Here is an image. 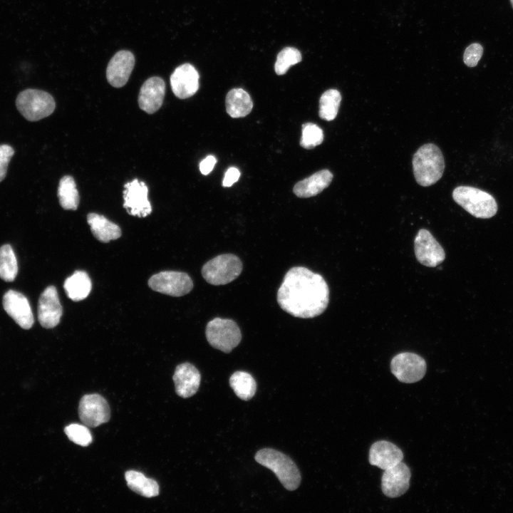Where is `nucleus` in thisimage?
I'll use <instances>...</instances> for the list:
<instances>
[{
	"instance_id": "b1692460",
	"label": "nucleus",
	"mask_w": 513,
	"mask_h": 513,
	"mask_svg": "<svg viewBox=\"0 0 513 513\" xmlns=\"http://www.w3.org/2000/svg\"><path fill=\"white\" fill-rule=\"evenodd\" d=\"M63 288L69 299L74 301H79L85 299L89 295L92 284L86 271L78 270L65 280Z\"/></svg>"
},
{
	"instance_id": "6e6552de",
	"label": "nucleus",
	"mask_w": 513,
	"mask_h": 513,
	"mask_svg": "<svg viewBox=\"0 0 513 513\" xmlns=\"http://www.w3.org/2000/svg\"><path fill=\"white\" fill-rule=\"evenodd\" d=\"M148 286L152 290L172 296H182L193 288L191 277L185 272L165 271L152 276Z\"/></svg>"
},
{
	"instance_id": "9d476101",
	"label": "nucleus",
	"mask_w": 513,
	"mask_h": 513,
	"mask_svg": "<svg viewBox=\"0 0 513 513\" xmlns=\"http://www.w3.org/2000/svg\"><path fill=\"white\" fill-rule=\"evenodd\" d=\"M78 415L85 425L95 428L110 420V410L103 396L99 394H87L80 400Z\"/></svg>"
},
{
	"instance_id": "72a5a7b5",
	"label": "nucleus",
	"mask_w": 513,
	"mask_h": 513,
	"mask_svg": "<svg viewBox=\"0 0 513 513\" xmlns=\"http://www.w3.org/2000/svg\"><path fill=\"white\" fill-rule=\"evenodd\" d=\"M14 154V150L9 145H0V182L5 178L9 163Z\"/></svg>"
},
{
	"instance_id": "6ab92c4d",
	"label": "nucleus",
	"mask_w": 513,
	"mask_h": 513,
	"mask_svg": "<svg viewBox=\"0 0 513 513\" xmlns=\"http://www.w3.org/2000/svg\"><path fill=\"white\" fill-rule=\"evenodd\" d=\"M403 459L402 450L395 444L386 440L376 441L369 450V463L383 470L397 465Z\"/></svg>"
},
{
	"instance_id": "7ed1b4c3",
	"label": "nucleus",
	"mask_w": 513,
	"mask_h": 513,
	"mask_svg": "<svg viewBox=\"0 0 513 513\" xmlns=\"http://www.w3.org/2000/svg\"><path fill=\"white\" fill-rule=\"evenodd\" d=\"M254 458L259 464L271 470L286 489L293 491L299 487L300 471L287 455L274 449L264 448L256 453Z\"/></svg>"
},
{
	"instance_id": "7c9ffc66",
	"label": "nucleus",
	"mask_w": 513,
	"mask_h": 513,
	"mask_svg": "<svg viewBox=\"0 0 513 513\" xmlns=\"http://www.w3.org/2000/svg\"><path fill=\"white\" fill-rule=\"evenodd\" d=\"M323 133L321 128L312 123L302 125L300 145L305 149H311L322 143Z\"/></svg>"
},
{
	"instance_id": "f03ea898",
	"label": "nucleus",
	"mask_w": 513,
	"mask_h": 513,
	"mask_svg": "<svg viewBox=\"0 0 513 513\" xmlns=\"http://www.w3.org/2000/svg\"><path fill=\"white\" fill-rule=\"evenodd\" d=\"M412 163L415 179L423 187L436 183L445 170L442 153L433 143L422 145L414 154Z\"/></svg>"
},
{
	"instance_id": "dca6fc26",
	"label": "nucleus",
	"mask_w": 513,
	"mask_h": 513,
	"mask_svg": "<svg viewBox=\"0 0 513 513\" xmlns=\"http://www.w3.org/2000/svg\"><path fill=\"white\" fill-rule=\"evenodd\" d=\"M63 314L57 290L53 286L46 287L40 296L38 304V319L46 328L56 326Z\"/></svg>"
},
{
	"instance_id": "0eeeda50",
	"label": "nucleus",
	"mask_w": 513,
	"mask_h": 513,
	"mask_svg": "<svg viewBox=\"0 0 513 513\" xmlns=\"http://www.w3.org/2000/svg\"><path fill=\"white\" fill-rule=\"evenodd\" d=\"M205 335L210 346L227 353L237 346L242 340L238 325L228 318H214L209 321L206 326Z\"/></svg>"
},
{
	"instance_id": "c9c22d12",
	"label": "nucleus",
	"mask_w": 513,
	"mask_h": 513,
	"mask_svg": "<svg viewBox=\"0 0 513 513\" xmlns=\"http://www.w3.org/2000/svg\"><path fill=\"white\" fill-rule=\"evenodd\" d=\"M216 162L217 159L214 156L208 155L200 163L199 167L201 173L204 175L209 174L213 170Z\"/></svg>"
},
{
	"instance_id": "9b49d317",
	"label": "nucleus",
	"mask_w": 513,
	"mask_h": 513,
	"mask_svg": "<svg viewBox=\"0 0 513 513\" xmlns=\"http://www.w3.org/2000/svg\"><path fill=\"white\" fill-rule=\"evenodd\" d=\"M414 249L417 260L428 267H436L445 259L444 249L425 229L418 231L414 241Z\"/></svg>"
},
{
	"instance_id": "1a4fd4ad",
	"label": "nucleus",
	"mask_w": 513,
	"mask_h": 513,
	"mask_svg": "<svg viewBox=\"0 0 513 513\" xmlns=\"http://www.w3.org/2000/svg\"><path fill=\"white\" fill-rule=\"evenodd\" d=\"M390 370L399 381L413 383L424 377L427 365L425 359L420 356L414 353L403 352L393 358Z\"/></svg>"
},
{
	"instance_id": "c85d7f7f",
	"label": "nucleus",
	"mask_w": 513,
	"mask_h": 513,
	"mask_svg": "<svg viewBox=\"0 0 513 513\" xmlns=\"http://www.w3.org/2000/svg\"><path fill=\"white\" fill-rule=\"evenodd\" d=\"M18 273L16 255L9 244L0 247V278L5 281H13Z\"/></svg>"
},
{
	"instance_id": "2eb2a0df",
	"label": "nucleus",
	"mask_w": 513,
	"mask_h": 513,
	"mask_svg": "<svg viewBox=\"0 0 513 513\" xmlns=\"http://www.w3.org/2000/svg\"><path fill=\"white\" fill-rule=\"evenodd\" d=\"M5 311L24 329L32 327L34 318L27 298L14 290H9L3 297Z\"/></svg>"
},
{
	"instance_id": "cd10ccee",
	"label": "nucleus",
	"mask_w": 513,
	"mask_h": 513,
	"mask_svg": "<svg viewBox=\"0 0 513 513\" xmlns=\"http://www.w3.org/2000/svg\"><path fill=\"white\" fill-rule=\"evenodd\" d=\"M341 95L336 89L326 90L319 100V117L331 121L336 118L341 101Z\"/></svg>"
},
{
	"instance_id": "4468645a",
	"label": "nucleus",
	"mask_w": 513,
	"mask_h": 513,
	"mask_svg": "<svg viewBox=\"0 0 513 513\" xmlns=\"http://www.w3.org/2000/svg\"><path fill=\"white\" fill-rule=\"evenodd\" d=\"M410 477L409 467L402 461L385 470L381 477V489L383 494L390 498L403 495L410 487Z\"/></svg>"
},
{
	"instance_id": "f257e3e1",
	"label": "nucleus",
	"mask_w": 513,
	"mask_h": 513,
	"mask_svg": "<svg viewBox=\"0 0 513 513\" xmlns=\"http://www.w3.org/2000/svg\"><path fill=\"white\" fill-rule=\"evenodd\" d=\"M329 294V288L321 275L306 267L294 266L284 277L277 292V302L290 315L310 318L326 309Z\"/></svg>"
},
{
	"instance_id": "f704fd0d",
	"label": "nucleus",
	"mask_w": 513,
	"mask_h": 513,
	"mask_svg": "<svg viewBox=\"0 0 513 513\" xmlns=\"http://www.w3.org/2000/svg\"><path fill=\"white\" fill-rule=\"evenodd\" d=\"M240 176L239 170L234 167H229L224 174V177L222 181V186L224 187H231L234 182H236Z\"/></svg>"
},
{
	"instance_id": "39448f33",
	"label": "nucleus",
	"mask_w": 513,
	"mask_h": 513,
	"mask_svg": "<svg viewBox=\"0 0 513 513\" xmlns=\"http://www.w3.org/2000/svg\"><path fill=\"white\" fill-rule=\"evenodd\" d=\"M16 105L19 112L28 121H37L49 116L55 110L53 98L47 92L26 89L17 95Z\"/></svg>"
},
{
	"instance_id": "ddd939ff",
	"label": "nucleus",
	"mask_w": 513,
	"mask_h": 513,
	"mask_svg": "<svg viewBox=\"0 0 513 513\" xmlns=\"http://www.w3.org/2000/svg\"><path fill=\"white\" fill-rule=\"evenodd\" d=\"M200 75L196 68L186 63L177 67L170 76L173 93L180 99L192 96L198 90Z\"/></svg>"
},
{
	"instance_id": "f8f14e48",
	"label": "nucleus",
	"mask_w": 513,
	"mask_h": 513,
	"mask_svg": "<svg viewBox=\"0 0 513 513\" xmlns=\"http://www.w3.org/2000/svg\"><path fill=\"white\" fill-rule=\"evenodd\" d=\"M148 187L144 182L138 179L124 185L123 207L133 216L145 217L152 212V207L147 198Z\"/></svg>"
},
{
	"instance_id": "a211bd4d",
	"label": "nucleus",
	"mask_w": 513,
	"mask_h": 513,
	"mask_svg": "<svg viewBox=\"0 0 513 513\" xmlns=\"http://www.w3.org/2000/svg\"><path fill=\"white\" fill-rule=\"evenodd\" d=\"M165 94V83L162 78L153 76L147 79L140 88L138 104L141 110L152 114L162 106Z\"/></svg>"
},
{
	"instance_id": "a878e982",
	"label": "nucleus",
	"mask_w": 513,
	"mask_h": 513,
	"mask_svg": "<svg viewBox=\"0 0 513 513\" xmlns=\"http://www.w3.org/2000/svg\"><path fill=\"white\" fill-rule=\"evenodd\" d=\"M58 197L62 208L76 210L79 204V195L74 179L70 175L63 177L58 184Z\"/></svg>"
},
{
	"instance_id": "bb28decb",
	"label": "nucleus",
	"mask_w": 513,
	"mask_h": 513,
	"mask_svg": "<svg viewBox=\"0 0 513 513\" xmlns=\"http://www.w3.org/2000/svg\"><path fill=\"white\" fill-rule=\"evenodd\" d=\"M229 385L240 399L248 400L255 394L256 383L253 376L245 371H236L229 378Z\"/></svg>"
},
{
	"instance_id": "f3484780",
	"label": "nucleus",
	"mask_w": 513,
	"mask_h": 513,
	"mask_svg": "<svg viewBox=\"0 0 513 513\" xmlns=\"http://www.w3.org/2000/svg\"><path fill=\"white\" fill-rule=\"evenodd\" d=\"M135 66V57L129 51H118L110 59L106 69L108 83L115 88L125 86Z\"/></svg>"
},
{
	"instance_id": "c756f323",
	"label": "nucleus",
	"mask_w": 513,
	"mask_h": 513,
	"mask_svg": "<svg viewBox=\"0 0 513 513\" xmlns=\"http://www.w3.org/2000/svg\"><path fill=\"white\" fill-rule=\"evenodd\" d=\"M302 59L300 51L294 47H285L277 55L274 70L277 75L285 74L289 68Z\"/></svg>"
},
{
	"instance_id": "4be33fe9",
	"label": "nucleus",
	"mask_w": 513,
	"mask_h": 513,
	"mask_svg": "<svg viewBox=\"0 0 513 513\" xmlns=\"http://www.w3.org/2000/svg\"><path fill=\"white\" fill-rule=\"evenodd\" d=\"M87 222L93 234L100 242L106 243L121 236L120 227L103 215L89 213L87 215Z\"/></svg>"
},
{
	"instance_id": "e433bc0d",
	"label": "nucleus",
	"mask_w": 513,
	"mask_h": 513,
	"mask_svg": "<svg viewBox=\"0 0 513 513\" xmlns=\"http://www.w3.org/2000/svg\"><path fill=\"white\" fill-rule=\"evenodd\" d=\"M510 2H511V4H512V8H513V0H510Z\"/></svg>"
},
{
	"instance_id": "2f4dec72",
	"label": "nucleus",
	"mask_w": 513,
	"mask_h": 513,
	"mask_svg": "<svg viewBox=\"0 0 513 513\" xmlns=\"http://www.w3.org/2000/svg\"><path fill=\"white\" fill-rule=\"evenodd\" d=\"M64 432L70 440L81 446L86 447L92 442L91 433L85 425L70 424L64 428Z\"/></svg>"
},
{
	"instance_id": "aec40b11",
	"label": "nucleus",
	"mask_w": 513,
	"mask_h": 513,
	"mask_svg": "<svg viewBox=\"0 0 513 513\" xmlns=\"http://www.w3.org/2000/svg\"><path fill=\"white\" fill-rule=\"evenodd\" d=\"M176 393L184 398L192 396L197 391L201 376L199 370L190 363L178 365L172 377Z\"/></svg>"
},
{
	"instance_id": "393cba45",
	"label": "nucleus",
	"mask_w": 513,
	"mask_h": 513,
	"mask_svg": "<svg viewBox=\"0 0 513 513\" xmlns=\"http://www.w3.org/2000/svg\"><path fill=\"white\" fill-rule=\"evenodd\" d=\"M128 487L137 494L145 497H153L159 494V485L151 478L146 477L142 472L128 470L125 473Z\"/></svg>"
},
{
	"instance_id": "412c9836",
	"label": "nucleus",
	"mask_w": 513,
	"mask_h": 513,
	"mask_svg": "<svg viewBox=\"0 0 513 513\" xmlns=\"http://www.w3.org/2000/svg\"><path fill=\"white\" fill-rule=\"evenodd\" d=\"M332 180L333 174L328 170H322L298 182L294 185L293 192L299 197H314L326 188Z\"/></svg>"
},
{
	"instance_id": "5701e85b",
	"label": "nucleus",
	"mask_w": 513,
	"mask_h": 513,
	"mask_svg": "<svg viewBox=\"0 0 513 513\" xmlns=\"http://www.w3.org/2000/svg\"><path fill=\"white\" fill-rule=\"evenodd\" d=\"M225 105L227 113L234 118L247 116L253 108L249 94L242 88L230 90L227 94Z\"/></svg>"
},
{
	"instance_id": "473e14b6",
	"label": "nucleus",
	"mask_w": 513,
	"mask_h": 513,
	"mask_svg": "<svg viewBox=\"0 0 513 513\" xmlns=\"http://www.w3.org/2000/svg\"><path fill=\"white\" fill-rule=\"evenodd\" d=\"M483 53V48L478 43H473L468 46L463 55V61L468 67H475L477 65Z\"/></svg>"
},
{
	"instance_id": "20e7f679",
	"label": "nucleus",
	"mask_w": 513,
	"mask_h": 513,
	"mask_svg": "<svg viewBox=\"0 0 513 513\" xmlns=\"http://www.w3.org/2000/svg\"><path fill=\"white\" fill-rule=\"evenodd\" d=\"M454 201L471 215L489 219L496 214L497 204L488 192L470 186L457 187L452 192Z\"/></svg>"
},
{
	"instance_id": "423d86ee",
	"label": "nucleus",
	"mask_w": 513,
	"mask_h": 513,
	"mask_svg": "<svg viewBox=\"0 0 513 513\" xmlns=\"http://www.w3.org/2000/svg\"><path fill=\"white\" fill-rule=\"evenodd\" d=\"M242 263L232 254L217 256L205 263L202 275L205 281L215 286L224 285L237 279L242 271Z\"/></svg>"
}]
</instances>
